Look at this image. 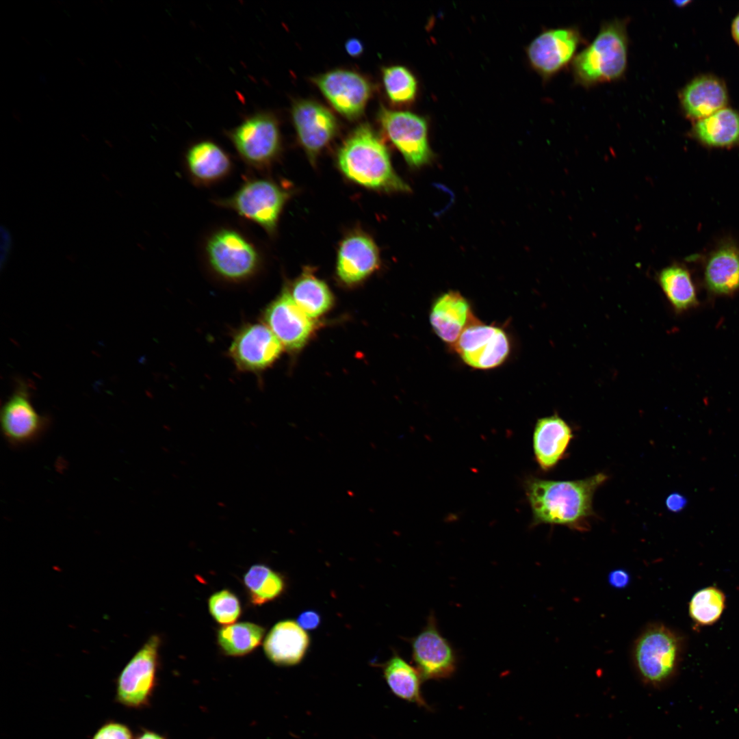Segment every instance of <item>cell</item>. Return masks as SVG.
I'll list each match as a JSON object with an SVG mask.
<instances>
[{
  "instance_id": "cell-1",
  "label": "cell",
  "mask_w": 739,
  "mask_h": 739,
  "mask_svg": "<svg viewBox=\"0 0 739 739\" xmlns=\"http://www.w3.org/2000/svg\"><path fill=\"white\" fill-rule=\"evenodd\" d=\"M607 478L603 473L578 480L530 478L526 491L534 523L557 524L586 530L589 526L588 520L593 515L594 493Z\"/></svg>"
},
{
  "instance_id": "cell-2",
  "label": "cell",
  "mask_w": 739,
  "mask_h": 739,
  "mask_svg": "<svg viewBox=\"0 0 739 739\" xmlns=\"http://www.w3.org/2000/svg\"><path fill=\"white\" fill-rule=\"evenodd\" d=\"M337 161L348 178L363 186L389 192L411 190L394 171L387 147L368 124L359 125L346 138Z\"/></svg>"
},
{
  "instance_id": "cell-3",
  "label": "cell",
  "mask_w": 739,
  "mask_h": 739,
  "mask_svg": "<svg viewBox=\"0 0 739 739\" xmlns=\"http://www.w3.org/2000/svg\"><path fill=\"white\" fill-rule=\"evenodd\" d=\"M627 21L604 22L593 41L576 54L571 63L574 81L584 88L618 81L627 69Z\"/></svg>"
},
{
  "instance_id": "cell-4",
  "label": "cell",
  "mask_w": 739,
  "mask_h": 739,
  "mask_svg": "<svg viewBox=\"0 0 739 739\" xmlns=\"http://www.w3.org/2000/svg\"><path fill=\"white\" fill-rule=\"evenodd\" d=\"M681 651L677 634L662 624L654 623L636 638L632 659L640 678L647 684L658 686L673 675Z\"/></svg>"
},
{
  "instance_id": "cell-5",
  "label": "cell",
  "mask_w": 739,
  "mask_h": 739,
  "mask_svg": "<svg viewBox=\"0 0 739 739\" xmlns=\"http://www.w3.org/2000/svg\"><path fill=\"white\" fill-rule=\"evenodd\" d=\"M240 158L258 169L270 166L281 150L279 121L272 112L259 111L247 116L226 131Z\"/></svg>"
},
{
  "instance_id": "cell-6",
  "label": "cell",
  "mask_w": 739,
  "mask_h": 739,
  "mask_svg": "<svg viewBox=\"0 0 739 739\" xmlns=\"http://www.w3.org/2000/svg\"><path fill=\"white\" fill-rule=\"evenodd\" d=\"M205 255L213 272L232 283L250 278L260 265L257 248L242 233L230 229H220L208 238Z\"/></svg>"
},
{
  "instance_id": "cell-7",
  "label": "cell",
  "mask_w": 739,
  "mask_h": 739,
  "mask_svg": "<svg viewBox=\"0 0 739 739\" xmlns=\"http://www.w3.org/2000/svg\"><path fill=\"white\" fill-rule=\"evenodd\" d=\"M289 194L275 182L265 179L245 181L230 197L218 201L241 217L272 234Z\"/></svg>"
},
{
  "instance_id": "cell-8",
  "label": "cell",
  "mask_w": 739,
  "mask_h": 739,
  "mask_svg": "<svg viewBox=\"0 0 739 739\" xmlns=\"http://www.w3.org/2000/svg\"><path fill=\"white\" fill-rule=\"evenodd\" d=\"M378 120L385 135L410 166L419 168L432 161L433 153L424 118L408 111L391 110L382 106Z\"/></svg>"
},
{
  "instance_id": "cell-9",
  "label": "cell",
  "mask_w": 739,
  "mask_h": 739,
  "mask_svg": "<svg viewBox=\"0 0 739 739\" xmlns=\"http://www.w3.org/2000/svg\"><path fill=\"white\" fill-rule=\"evenodd\" d=\"M583 38L575 27L547 29L535 37L526 48L531 67L548 80L572 63Z\"/></svg>"
},
{
  "instance_id": "cell-10",
  "label": "cell",
  "mask_w": 739,
  "mask_h": 739,
  "mask_svg": "<svg viewBox=\"0 0 739 739\" xmlns=\"http://www.w3.org/2000/svg\"><path fill=\"white\" fill-rule=\"evenodd\" d=\"M454 349L469 366L479 370L502 365L510 353V342L505 331L487 325L476 318L463 331Z\"/></svg>"
},
{
  "instance_id": "cell-11",
  "label": "cell",
  "mask_w": 739,
  "mask_h": 739,
  "mask_svg": "<svg viewBox=\"0 0 739 739\" xmlns=\"http://www.w3.org/2000/svg\"><path fill=\"white\" fill-rule=\"evenodd\" d=\"M31 387L23 380L17 382L0 413L2 433L12 445L22 446L36 441L45 431L49 420L34 408Z\"/></svg>"
},
{
  "instance_id": "cell-12",
  "label": "cell",
  "mask_w": 739,
  "mask_h": 739,
  "mask_svg": "<svg viewBox=\"0 0 739 739\" xmlns=\"http://www.w3.org/2000/svg\"><path fill=\"white\" fill-rule=\"evenodd\" d=\"M161 639L152 635L125 666L117 679V699L129 707L144 704L155 682Z\"/></svg>"
},
{
  "instance_id": "cell-13",
  "label": "cell",
  "mask_w": 739,
  "mask_h": 739,
  "mask_svg": "<svg viewBox=\"0 0 739 739\" xmlns=\"http://www.w3.org/2000/svg\"><path fill=\"white\" fill-rule=\"evenodd\" d=\"M412 656L423 680L451 677L458 658L450 643L441 634L435 616L430 614L422 630L411 640Z\"/></svg>"
},
{
  "instance_id": "cell-14",
  "label": "cell",
  "mask_w": 739,
  "mask_h": 739,
  "mask_svg": "<svg viewBox=\"0 0 739 739\" xmlns=\"http://www.w3.org/2000/svg\"><path fill=\"white\" fill-rule=\"evenodd\" d=\"M313 81L333 107L349 120L362 115L372 93L371 83L349 70H330L313 78Z\"/></svg>"
},
{
  "instance_id": "cell-15",
  "label": "cell",
  "mask_w": 739,
  "mask_h": 739,
  "mask_svg": "<svg viewBox=\"0 0 739 739\" xmlns=\"http://www.w3.org/2000/svg\"><path fill=\"white\" fill-rule=\"evenodd\" d=\"M282 347L265 324L252 323L244 326L235 333L229 354L240 371L258 372L272 365L279 356Z\"/></svg>"
},
{
  "instance_id": "cell-16",
  "label": "cell",
  "mask_w": 739,
  "mask_h": 739,
  "mask_svg": "<svg viewBox=\"0 0 739 739\" xmlns=\"http://www.w3.org/2000/svg\"><path fill=\"white\" fill-rule=\"evenodd\" d=\"M291 115L302 146L309 157L315 159L337 134V118L326 107L311 100L296 101Z\"/></svg>"
},
{
  "instance_id": "cell-17",
  "label": "cell",
  "mask_w": 739,
  "mask_h": 739,
  "mask_svg": "<svg viewBox=\"0 0 739 739\" xmlns=\"http://www.w3.org/2000/svg\"><path fill=\"white\" fill-rule=\"evenodd\" d=\"M265 324L282 346L289 350L301 348L313 330V323L294 302L291 294L283 292L264 311Z\"/></svg>"
},
{
  "instance_id": "cell-18",
  "label": "cell",
  "mask_w": 739,
  "mask_h": 739,
  "mask_svg": "<svg viewBox=\"0 0 739 739\" xmlns=\"http://www.w3.org/2000/svg\"><path fill=\"white\" fill-rule=\"evenodd\" d=\"M378 248L367 235L354 233L341 243L337 261V272L340 279L348 284L365 278L378 267L380 258Z\"/></svg>"
},
{
  "instance_id": "cell-19",
  "label": "cell",
  "mask_w": 739,
  "mask_h": 739,
  "mask_svg": "<svg viewBox=\"0 0 739 739\" xmlns=\"http://www.w3.org/2000/svg\"><path fill=\"white\" fill-rule=\"evenodd\" d=\"M476 317L467 299L458 291H448L432 303L430 322L443 341L454 344L465 328Z\"/></svg>"
},
{
  "instance_id": "cell-20",
  "label": "cell",
  "mask_w": 739,
  "mask_h": 739,
  "mask_svg": "<svg viewBox=\"0 0 739 739\" xmlns=\"http://www.w3.org/2000/svg\"><path fill=\"white\" fill-rule=\"evenodd\" d=\"M572 438L571 427L559 415L539 419L533 433V449L540 467L544 471L554 467L562 459Z\"/></svg>"
},
{
  "instance_id": "cell-21",
  "label": "cell",
  "mask_w": 739,
  "mask_h": 739,
  "mask_svg": "<svg viewBox=\"0 0 739 739\" xmlns=\"http://www.w3.org/2000/svg\"><path fill=\"white\" fill-rule=\"evenodd\" d=\"M309 645V637L297 622L277 623L269 632L264 651L270 661L280 666H292L302 661Z\"/></svg>"
},
{
  "instance_id": "cell-22",
  "label": "cell",
  "mask_w": 739,
  "mask_h": 739,
  "mask_svg": "<svg viewBox=\"0 0 739 739\" xmlns=\"http://www.w3.org/2000/svg\"><path fill=\"white\" fill-rule=\"evenodd\" d=\"M186 167L192 179L209 185L224 179L232 168L228 153L218 144L204 140L192 144L185 154Z\"/></svg>"
},
{
  "instance_id": "cell-23",
  "label": "cell",
  "mask_w": 739,
  "mask_h": 739,
  "mask_svg": "<svg viewBox=\"0 0 739 739\" xmlns=\"http://www.w3.org/2000/svg\"><path fill=\"white\" fill-rule=\"evenodd\" d=\"M680 102L688 116L700 120L725 107L727 90L718 79L701 77L692 80L683 89Z\"/></svg>"
},
{
  "instance_id": "cell-24",
  "label": "cell",
  "mask_w": 739,
  "mask_h": 739,
  "mask_svg": "<svg viewBox=\"0 0 739 739\" xmlns=\"http://www.w3.org/2000/svg\"><path fill=\"white\" fill-rule=\"evenodd\" d=\"M708 287L718 294L739 289V248L731 244L718 246L709 255L705 266Z\"/></svg>"
},
{
  "instance_id": "cell-25",
  "label": "cell",
  "mask_w": 739,
  "mask_h": 739,
  "mask_svg": "<svg viewBox=\"0 0 739 739\" xmlns=\"http://www.w3.org/2000/svg\"><path fill=\"white\" fill-rule=\"evenodd\" d=\"M696 137L712 147H730L739 142V114L723 108L699 120L694 126Z\"/></svg>"
},
{
  "instance_id": "cell-26",
  "label": "cell",
  "mask_w": 739,
  "mask_h": 739,
  "mask_svg": "<svg viewBox=\"0 0 739 739\" xmlns=\"http://www.w3.org/2000/svg\"><path fill=\"white\" fill-rule=\"evenodd\" d=\"M383 675L396 696L419 707L430 708L421 691L423 679L419 672L401 657L395 655L387 662L383 666Z\"/></svg>"
},
{
  "instance_id": "cell-27",
  "label": "cell",
  "mask_w": 739,
  "mask_h": 739,
  "mask_svg": "<svg viewBox=\"0 0 739 739\" xmlns=\"http://www.w3.org/2000/svg\"><path fill=\"white\" fill-rule=\"evenodd\" d=\"M657 280L664 294L675 311H685L697 303L694 283L688 270L672 264L658 274Z\"/></svg>"
},
{
  "instance_id": "cell-28",
  "label": "cell",
  "mask_w": 739,
  "mask_h": 739,
  "mask_svg": "<svg viewBox=\"0 0 739 739\" xmlns=\"http://www.w3.org/2000/svg\"><path fill=\"white\" fill-rule=\"evenodd\" d=\"M291 296L297 305L310 317L321 315L333 302V296L326 284L307 272L296 281Z\"/></svg>"
},
{
  "instance_id": "cell-29",
  "label": "cell",
  "mask_w": 739,
  "mask_h": 739,
  "mask_svg": "<svg viewBox=\"0 0 739 739\" xmlns=\"http://www.w3.org/2000/svg\"><path fill=\"white\" fill-rule=\"evenodd\" d=\"M265 630L249 622L233 623L222 627L218 633V642L228 656H240L255 649L261 642Z\"/></svg>"
},
{
  "instance_id": "cell-30",
  "label": "cell",
  "mask_w": 739,
  "mask_h": 739,
  "mask_svg": "<svg viewBox=\"0 0 739 739\" xmlns=\"http://www.w3.org/2000/svg\"><path fill=\"white\" fill-rule=\"evenodd\" d=\"M244 583L255 605L274 599L285 588L281 575L263 565L252 566L244 576Z\"/></svg>"
},
{
  "instance_id": "cell-31",
  "label": "cell",
  "mask_w": 739,
  "mask_h": 739,
  "mask_svg": "<svg viewBox=\"0 0 739 739\" xmlns=\"http://www.w3.org/2000/svg\"><path fill=\"white\" fill-rule=\"evenodd\" d=\"M385 92L394 105L404 106L412 103L417 92V81L406 67L399 65L387 66L382 70Z\"/></svg>"
},
{
  "instance_id": "cell-32",
  "label": "cell",
  "mask_w": 739,
  "mask_h": 739,
  "mask_svg": "<svg viewBox=\"0 0 739 739\" xmlns=\"http://www.w3.org/2000/svg\"><path fill=\"white\" fill-rule=\"evenodd\" d=\"M725 603V595L719 589L713 586L703 588L690 601V616L699 625L713 624L721 616Z\"/></svg>"
},
{
  "instance_id": "cell-33",
  "label": "cell",
  "mask_w": 739,
  "mask_h": 739,
  "mask_svg": "<svg viewBox=\"0 0 739 739\" xmlns=\"http://www.w3.org/2000/svg\"><path fill=\"white\" fill-rule=\"evenodd\" d=\"M209 610L220 624H233L241 614L238 598L231 591L222 590L213 594L208 601Z\"/></svg>"
},
{
  "instance_id": "cell-34",
  "label": "cell",
  "mask_w": 739,
  "mask_h": 739,
  "mask_svg": "<svg viewBox=\"0 0 739 739\" xmlns=\"http://www.w3.org/2000/svg\"><path fill=\"white\" fill-rule=\"evenodd\" d=\"M92 739H132L129 729L119 723H108L103 726Z\"/></svg>"
},
{
  "instance_id": "cell-35",
  "label": "cell",
  "mask_w": 739,
  "mask_h": 739,
  "mask_svg": "<svg viewBox=\"0 0 739 739\" xmlns=\"http://www.w3.org/2000/svg\"><path fill=\"white\" fill-rule=\"evenodd\" d=\"M320 621V614L312 610L302 612L297 619L298 624L304 630H315L319 626Z\"/></svg>"
},
{
  "instance_id": "cell-36",
  "label": "cell",
  "mask_w": 739,
  "mask_h": 739,
  "mask_svg": "<svg viewBox=\"0 0 739 739\" xmlns=\"http://www.w3.org/2000/svg\"><path fill=\"white\" fill-rule=\"evenodd\" d=\"M608 580L612 587L623 588L630 584V575L625 569H614L609 573Z\"/></svg>"
},
{
  "instance_id": "cell-37",
  "label": "cell",
  "mask_w": 739,
  "mask_h": 739,
  "mask_svg": "<svg viewBox=\"0 0 739 739\" xmlns=\"http://www.w3.org/2000/svg\"><path fill=\"white\" fill-rule=\"evenodd\" d=\"M688 503L687 499L681 493L674 492L668 495L665 500L666 508L672 513L683 510Z\"/></svg>"
},
{
  "instance_id": "cell-38",
  "label": "cell",
  "mask_w": 739,
  "mask_h": 739,
  "mask_svg": "<svg viewBox=\"0 0 739 739\" xmlns=\"http://www.w3.org/2000/svg\"><path fill=\"white\" fill-rule=\"evenodd\" d=\"M1 263L2 265L3 261H5L8 257L11 248V236L9 231L3 226L1 229Z\"/></svg>"
},
{
  "instance_id": "cell-39",
  "label": "cell",
  "mask_w": 739,
  "mask_h": 739,
  "mask_svg": "<svg viewBox=\"0 0 739 739\" xmlns=\"http://www.w3.org/2000/svg\"><path fill=\"white\" fill-rule=\"evenodd\" d=\"M347 53L352 57H356L361 55L363 51V46L361 42L356 38H350L345 44Z\"/></svg>"
},
{
  "instance_id": "cell-40",
  "label": "cell",
  "mask_w": 739,
  "mask_h": 739,
  "mask_svg": "<svg viewBox=\"0 0 739 739\" xmlns=\"http://www.w3.org/2000/svg\"><path fill=\"white\" fill-rule=\"evenodd\" d=\"M732 34L734 39L739 44V14L734 21L732 25Z\"/></svg>"
},
{
  "instance_id": "cell-41",
  "label": "cell",
  "mask_w": 739,
  "mask_h": 739,
  "mask_svg": "<svg viewBox=\"0 0 739 739\" xmlns=\"http://www.w3.org/2000/svg\"><path fill=\"white\" fill-rule=\"evenodd\" d=\"M138 739H164L160 736L153 733L147 731L144 733Z\"/></svg>"
}]
</instances>
